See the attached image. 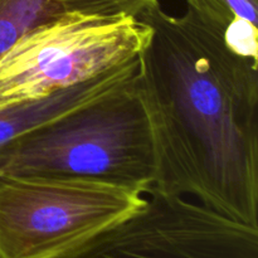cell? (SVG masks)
Here are the masks:
<instances>
[{
	"label": "cell",
	"mask_w": 258,
	"mask_h": 258,
	"mask_svg": "<svg viewBox=\"0 0 258 258\" xmlns=\"http://www.w3.org/2000/svg\"><path fill=\"white\" fill-rule=\"evenodd\" d=\"M62 13L60 0H0V57L24 33Z\"/></svg>",
	"instance_id": "52a82bcc"
},
{
	"label": "cell",
	"mask_w": 258,
	"mask_h": 258,
	"mask_svg": "<svg viewBox=\"0 0 258 258\" xmlns=\"http://www.w3.org/2000/svg\"><path fill=\"white\" fill-rule=\"evenodd\" d=\"M138 70L139 57H136L125 64L39 100L0 107V146L120 90L135 78Z\"/></svg>",
	"instance_id": "8992f818"
},
{
	"label": "cell",
	"mask_w": 258,
	"mask_h": 258,
	"mask_svg": "<svg viewBox=\"0 0 258 258\" xmlns=\"http://www.w3.org/2000/svg\"><path fill=\"white\" fill-rule=\"evenodd\" d=\"M139 19L151 29L136 75L158 161L150 190L258 227V60L190 8Z\"/></svg>",
	"instance_id": "6da1fadb"
},
{
	"label": "cell",
	"mask_w": 258,
	"mask_h": 258,
	"mask_svg": "<svg viewBox=\"0 0 258 258\" xmlns=\"http://www.w3.org/2000/svg\"><path fill=\"white\" fill-rule=\"evenodd\" d=\"M188 8L226 32L233 23L258 27V0H186Z\"/></svg>",
	"instance_id": "ba28073f"
},
{
	"label": "cell",
	"mask_w": 258,
	"mask_h": 258,
	"mask_svg": "<svg viewBox=\"0 0 258 258\" xmlns=\"http://www.w3.org/2000/svg\"><path fill=\"white\" fill-rule=\"evenodd\" d=\"M151 29L138 18L66 12L22 35L0 57V107L39 100L140 55Z\"/></svg>",
	"instance_id": "277c9868"
},
{
	"label": "cell",
	"mask_w": 258,
	"mask_h": 258,
	"mask_svg": "<svg viewBox=\"0 0 258 258\" xmlns=\"http://www.w3.org/2000/svg\"><path fill=\"white\" fill-rule=\"evenodd\" d=\"M0 174L93 179L148 193L158 161L136 76L106 97L0 146Z\"/></svg>",
	"instance_id": "7a4b0ae2"
},
{
	"label": "cell",
	"mask_w": 258,
	"mask_h": 258,
	"mask_svg": "<svg viewBox=\"0 0 258 258\" xmlns=\"http://www.w3.org/2000/svg\"><path fill=\"white\" fill-rule=\"evenodd\" d=\"M145 203L143 191L108 181L0 174V258H55Z\"/></svg>",
	"instance_id": "3957f363"
},
{
	"label": "cell",
	"mask_w": 258,
	"mask_h": 258,
	"mask_svg": "<svg viewBox=\"0 0 258 258\" xmlns=\"http://www.w3.org/2000/svg\"><path fill=\"white\" fill-rule=\"evenodd\" d=\"M139 212L55 258H258V227L149 191Z\"/></svg>",
	"instance_id": "5b68a950"
},
{
	"label": "cell",
	"mask_w": 258,
	"mask_h": 258,
	"mask_svg": "<svg viewBox=\"0 0 258 258\" xmlns=\"http://www.w3.org/2000/svg\"><path fill=\"white\" fill-rule=\"evenodd\" d=\"M63 13H80L97 17L140 18L144 13L158 7L159 0H60Z\"/></svg>",
	"instance_id": "9c48e42d"
}]
</instances>
